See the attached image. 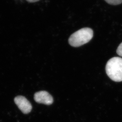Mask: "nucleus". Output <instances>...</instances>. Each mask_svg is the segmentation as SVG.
I'll list each match as a JSON object with an SVG mask.
<instances>
[{
	"mask_svg": "<svg viewBox=\"0 0 122 122\" xmlns=\"http://www.w3.org/2000/svg\"><path fill=\"white\" fill-rule=\"evenodd\" d=\"M106 73L111 79L115 82L122 81V58L115 57L111 58L106 67Z\"/></svg>",
	"mask_w": 122,
	"mask_h": 122,
	"instance_id": "obj_1",
	"label": "nucleus"
},
{
	"mask_svg": "<svg viewBox=\"0 0 122 122\" xmlns=\"http://www.w3.org/2000/svg\"><path fill=\"white\" fill-rule=\"evenodd\" d=\"M93 36V31L90 28H83L74 33L68 39L71 46L77 47L90 41Z\"/></svg>",
	"mask_w": 122,
	"mask_h": 122,
	"instance_id": "obj_2",
	"label": "nucleus"
},
{
	"mask_svg": "<svg viewBox=\"0 0 122 122\" xmlns=\"http://www.w3.org/2000/svg\"><path fill=\"white\" fill-rule=\"evenodd\" d=\"M14 102L24 114H28L32 110V106L30 103L23 96H17L15 97L14 98Z\"/></svg>",
	"mask_w": 122,
	"mask_h": 122,
	"instance_id": "obj_3",
	"label": "nucleus"
},
{
	"mask_svg": "<svg viewBox=\"0 0 122 122\" xmlns=\"http://www.w3.org/2000/svg\"><path fill=\"white\" fill-rule=\"evenodd\" d=\"M34 99L38 103L46 105H51L53 102L52 96L46 91H41L36 92L34 95Z\"/></svg>",
	"mask_w": 122,
	"mask_h": 122,
	"instance_id": "obj_4",
	"label": "nucleus"
},
{
	"mask_svg": "<svg viewBox=\"0 0 122 122\" xmlns=\"http://www.w3.org/2000/svg\"><path fill=\"white\" fill-rule=\"evenodd\" d=\"M107 3L110 5H119L122 3V0H105Z\"/></svg>",
	"mask_w": 122,
	"mask_h": 122,
	"instance_id": "obj_5",
	"label": "nucleus"
},
{
	"mask_svg": "<svg viewBox=\"0 0 122 122\" xmlns=\"http://www.w3.org/2000/svg\"><path fill=\"white\" fill-rule=\"evenodd\" d=\"M117 53L118 55L122 57V43L120 44L117 48Z\"/></svg>",
	"mask_w": 122,
	"mask_h": 122,
	"instance_id": "obj_6",
	"label": "nucleus"
},
{
	"mask_svg": "<svg viewBox=\"0 0 122 122\" xmlns=\"http://www.w3.org/2000/svg\"><path fill=\"white\" fill-rule=\"evenodd\" d=\"M28 2H35L39 1L40 0H26Z\"/></svg>",
	"mask_w": 122,
	"mask_h": 122,
	"instance_id": "obj_7",
	"label": "nucleus"
}]
</instances>
